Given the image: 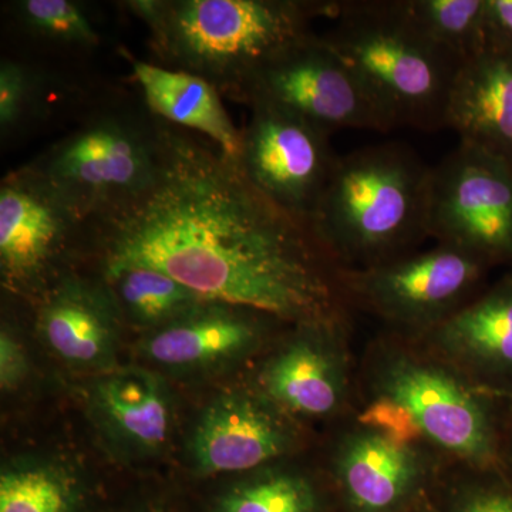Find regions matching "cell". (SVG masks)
I'll use <instances>...</instances> for the list:
<instances>
[{
	"instance_id": "1",
	"label": "cell",
	"mask_w": 512,
	"mask_h": 512,
	"mask_svg": "<svg viewBox=\"0 0 512 512\" xmlns=\"http://www.w3.org/2000/svg\"><path fill=\"white\" fill-rule=\"evenodd\" d=\"M84 244L100 269L151 266L204 301L288 325L352 315L312 225L268 200L207 138L170 123L156 180L87 221Z\"/></svg>"
},
{
	"instance_id": "2",
	"label": "cell",
	"mask_w": 512,
	"mask_h": 512,
	"mask_svg": "<svg viewBox=\"0 0 512 512\" xmlns=\"http://www.w3.org/2000/svg\"><path fill=\"white\" fill-rule=\"evenodd\" d=\"M150 30L164 67L207 80L235 100L265 64L333 18L338 2L305 0H138L128 2Z\"/></svg>"
},
{
	"instance_id": "3",
	"label": "cell",
	"mask_w": 512,
	"mask_h": 512,
	"mask_svg": "<svg viewBox=\"0 0 512 512\" xmlns=\"http://www.w3.org/2000/svg\"><path fill=\"white\" fill-rule=\"evenodd\" d=\"M356 399L393 407L450 463L498 467L504 400L419 339L382 332L357 356Z\"/></svg>"
},
{
	"instance_id": "4",
	"label": "cell",
	"mask_w": 512,
	"mask_h": 512,
	"mask_svg": "<svg viewBox=\"0 0 512 512\" xmlns=\"http://www.w3.org/2000/svg\"><path fill=\"white\" fill-rule=\"evenodd\" d=\"M431 167L404 144L336 158L311 225L340 269H363L417 251L429 238Z\"/></svg>"
},
{
	"instance_id": "5",
	"label": "cell",
	"mask_w": 512,
	"mask_h": 512,
	"mask_svg": "<svg viewBox=\"0 0 512 512\" xmlns=\"http://www.w3.org/2000/svg\"><path fill=\"white\" fill-rule=\"evenodd\" d=\"M332 19L323 40L394 128L447 127L448 100L464 62L413 22L403 0H338Z\"/></svg>"
},
{
	"instance_id": "6",
	"label": "cell",
	"mask_w": 512,
	"mask_h": 512,
	"mask_svg": "<svg viewBox=\"0 0 512 512\" xmlns=\"http://www.w3.org/2000/svg\"><path fill=\"white\" fill-rule=\"evenodd\" d=\"M165 126L146 104H113L93 111L28 165L87 222L123 207L153 184Z\"/></svg>"
},
{
	"instance_id": "7",
	"label": "cell",
	"mask_w": 512,
	"mask_h": 512,
	"mask_svg": "<svg viewBox=\"0 0 512 512\" xmlns=\"http://www.w3.org/2000/svg\"><path fill=\"white\" fill-rule=\"evenodd\" d=\"M323 471L338 512H404L429 497L450 461L420 437L353 406L329 426Z\"/></svg>"
},
{
	"instance_id": "8",
	"label": "cell",
	"mask_w": 512,
	"mask_h": 512,
	"mask_svg": "<svg viewBox=\"0 0 512 512\" xmlns=\"http://www.w3.org/2000/svg\"><path fill=\"white\" fill-rule=\"evenodd\" d=\"M490 264L478 256L437 244L363 269H340L350 311H363L383 329L419 339L478 292Z\"/></svg>"
},
{
	"instance_id": "9",
	"label": "cell",
	"mask_w": 512,
	"mask_h": 512,
	"mask_svg": "<svg viewBox=\"0 0 512 512\" xmlns=\"http://www.w3.org/2000/svg\"><path fill=\"white\" fill-rule=\"evenodd\" d=\"M352 330V315L289 325L288 335L269 345L252 384L302 426H332L355 406Z\"/></svg>"
},
{
	"instance_id": "10",
	"label": "cell",
	"mask_w": 512,
	"mask_h": 512,
	"mask_svg": "<svg viewBox=\"0 0 512 512\" xmlns=\"http://www.w3.org/2000/svg\"><path fill=\"white\" fill-rule=\"evenodd\" d=\"M235 101L284 110L329 134L339 128H394L348 64L313 33L265 64Z\"/></svg>"
},
{
	"instance_id": "11",
	"label": "cell",
	"mask_w": 512,
	"mask_h": 512,
	"mask_svg": "<svg viewBox=\"0 0 512 512\" xmlns=\"http://www.w3.org/2000/svg\"><path fill=\"white\" fill-rule=\"evenodd\" d=\"M429 238L491 266L512 262V167L460 143L431 167Z\"/></svg>"
},
{
	"instance_id": "12",
	"label": "cell",
	"mask_w": 512,
	"mask_h": 512,
	"mask_svg": "<svg viewBox=\"0 0 512 512\" xmlns=\"http://www.w3.org/2000/svg\"><path fill=\"white\" fill-rule=\"evenodd\" d=\"M86 237V222L29 165L0 184V272L16 293L42 296ZM70 274V272H69Z\"/></svg>"
},
{
	"instance_id": "13",
	"label": "cell",
	"mask_w": 512,
	"mask_h": 512,
	"mask_svg": "<svg viewBox=\"0 0 512 512\" xmlns=\"http://www.w3.org/2000/svg\"><path fill=\"white\" fill-rule=\"evenodd\" d=\"M241 130L238 167L256 190L299 220L309 222L336 156L328 131L269 106H252Z\"/></svg>"
},
{
	"instance_id": "14",
	"label": "cell",
	"mask_w": 512,
	"mask_h": 512,
	"mask_svg": "<svg viewBox=\"0 0 512 512\" xmlns=\"http://www.w3.org/2000/svg\"><path fill=\"white\" fill-rule=\"evenodd\" d=\"M308 429L251 384L221 396L202 413L192 457L202 474H248L298 456Z\"/></svg>"
},
{
	"instance_id": "15",
	"label": "cell",
	"mask_w": 512,
	"mask_h": 512,
	"mask_svg": "<svg viewBox=\"0 0 512 512\" xmlns=\"http://www.w3.org/2000/svg\"><path fill=\"white\" fill-rule=\"evenodd\" d=\"M419 340L484 392L512 400V274Z\"/></svg>"
},
{
	"instance_id": "16",
	"label": "cell",
	"mask_w": 512,
	"mask_h": 512,
	"mask_svg": "<svg viewBox=\"0 0 512 512\" xmlns=\"http://www.w3.org/2000/svg\"><path fill=\"white\" fill-rule=\"evenodd\" d=\"M288 323L249 309L204 302L183 318L151 330L144 353L151 362L173 369L211 366L259 352L272 330Z\"/></svg>"
},
{
	"instance_id": "17",
	"label": "cell",
	"mask_w": 512,
	"mask_h": 512,
	"mask_svg": "<svg viewBox=\"0 0 512 512\" xmlns=\"http://www.w3.org/2000/svg\"><path fill=\"white\" fill-rule=\"evenodd\" d=\"M123 319L103 279L73 272L39 298L37 330L55 355L74 366H99L116 345Z\"/></svg>"
},
{
	"instance_id": "18",
	"label": "cell",
	"mask_w": 512,
	"mask_h": 512,
	"mask_svg": "<svg viewBox=\"0 0 512 512\" xmlns=\"http://www.w3.org/2000/svg\"><path fill=\"white\" fill-rule=\"evenodd\" d=\"M447 127L512 167V49L485 46L458 70Z\"/></svg>"
},
{
	"instance_id": "19",
	"label": "cell",
	"mask_w": 512,
	"mask_h": 512,
	"mask_svg": "<svg viewBox=\"0 0 512 512\" xmlns=\"http://www.w3.org/2000/svg\"><path fill=\"white\" fill-rule=\"evenodd\" d=\"M144 104L158 119L195 130L231 160L241 156V130L231 120L221 93L207 80L183 70L131 60Z\"/></svg>"
},
{
	"instance_id": "20",
	"label": "cell",
	"mask_w": 512,
	"mask_h": 512,
	"mask_svg": "<svg viewBox=\"0 0 512 512\" xmlns=\"http://www.w3.org/2000/svg\"><path fill=\"white\" fill-rule=\"evenodd\" d=\"M97 416L113 436L141 451L165 446L171 407L163 384L144 370L128 369L101 377L92 392Z\"/></svg>"
},
{
	"instance_id": "21",
	"label": "cell",
	"mask_w": 512,
	"mask_h": 512,
	"mask_svg": "<svg viewBox=\"0 0 512 512\" xmlns=\"http://www.w3.org/2000/svg\"><path fill=\"white\" fill-rule=\"evenodd\" d=\"M295 458L245 474L221 498L218 512L338 511L323 468L320 473H311L295 464Z\"/></svg>"
},
{
	"instance_id": "22",
	"label": "cell",
	"mask_w": 512,
	"mask_h": 512,
	"mask_svg": "<svg viewBox=\"0 0 512 512\" xmlns=\"http://www.w3.org/2000/svg\"><path fill=\"white\" fill-rule=\"evenodd\" d=\"M100 272L123 319L150 332L183 318L207 302L151 266H110Z\"/></svg>"
},
{
	"instance_id": "23",
	"label": "cell",
	"mask_w": 512,
	"mask_h": 512,
	"mask_svg": "<svg viewBox=\"0 0 512 512\" xmlns=\"http://www.w3.org/2000/svg\"><path fill=\"white\" fill-rule=\"evenodd\" d=\"M76 477L52 463L10 467L0 477V512H79Z\"/></svg>"
},
{
	"instance_id": "24",
	"label": "cell",
	"mask_w": 512,
	"mask_h": 512,
	"mask_svg": "<svg viewBox=\"0 0 512 512\" xmlns=\"http://www.w3.org/2000/svg\"><path fill=\"white\" fill-rule=\"evenodd\" d=\"M413 22L463 62L484 49L485 0H403Z\"/></svg>"
},
{
	"instance_id": "25",
	"label": "cell",
	"mask_w": 512,
	"mask_h": 512,
	"mask_svg": "<svg viewBox=\"0 0 512 512\" xmlns=\"http://www.w3.org/2000/svg\"><path fill=\"white\" fill-rule=\"evenodd\" d=\"M430 500L437 512H512V483L498 467L448 463Z\"/></svg>"
},
{
	"instance_id": "26",
	"label": "cell",
	"mask_w": 512,
	"mask_h": 512,
	"mask_svg": "<svg viewBox=\"0 0 512 512\" xmlns=\"http://www.w3.org/2000/svg\"><path fill=\"white\" fill-rule=\"evenodd\" d=\"M15 9L16 18L32 35L60 45H99V33L86 9L72 0H20Z\"/></svg>"
},
{
	"instance_id": "27",
	"label": "cell",
	"mask_w": 512,
	"mask_h": 512,
	"mask_svg": "<svg viewBox=\"0 0 512 512\" xmlns=\"http://www.w3.org/2000/svg\"><path fill=\"white\" fill-rule=\"evenodd\" d=\"M40 76L29 64L3 59L0 63V133L2 140L18 133L35 114Z\"/></svg>"
},
{
	"instance_id": "28",
	"label": "cell",
	"mask_w": 512,
	"mask_h": 512,
	"mask_svg": "<svg viewBox=\"0 0 512 512\" xmlns=\"http://www.w3.org/2000/svg\"><path fill=\"white\" fill-rule=\"evenodd\" d=\"M29 375V359L25 346L15 333L3 326L0 333V386L12 392L25 383Z\"/></svg>"
},
{
	"instance_id": "29",
	"label": "cell",
	"mask_w": 512,
	"mask_h": 512,
	"mask_svg": "<svg viewBox=\"0 0 512 512\" xmlns=\"http://www.w3.org/2000/svg\"><path fill=\"white\" fill-rule=\"evenodd\" d=\"M484 43L512 49V0H485Z\"/></svg>"
},
{
	"instance_id": "30",
	"label": "cell",
	"mask_w": 512,
	"mask_h": 512,
	"mask_svg": "<svg viewBox=\"0 0 512 512\" xmlns=\"http://www.w3.org/2000/svg\"><path fill=\"white\" fill-rule=\"evenodd\" d=\"M504 402L498 468L512 483V402H507V400H504Z\"/></svg>"
},
{
	"instance_id": "31",
	"label": "cell",
	"mask_w": 512,
	"mask_h": 512,
	"mask_svg": "<svg viewBox=\"0 0 512 512\" xmlns=\"http://www.w3.org/2000/svg\"><path fill=\"white\" fill-rule=\"evenodd\" d=\"M404 512H437L436 508H434L433 503H431L430 495L429 497L423 498L420 503L413 505L412 508Z\"/></svg>"
},
{
	"instance_id": "32",
	"label": "cell",
	"mask_w": 512,
	"mask_h": 512,
	"mask_svg": "<svg viewBox=\"0 0 512 512\" xmlns=\"http://www.w3.org/2000/svg\"><path fill=\"white\" fill-rule=\"evenodd\" d=\"M507 402H512V400H507Z\"/></svg>"
}]
</instances>
